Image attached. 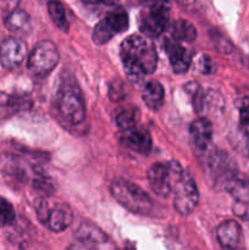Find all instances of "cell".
Here are the masks:
<instances>
[{"label":"cell","instance_id":"obj_15","mask_svg":"<svg viewBox=\"0 0 249 250\" xmlns=\"http://www.w3.org/2000/svg\"><path fill=\"white\" fill-rule=\"evenodd\" d=\"M5 26L16 34H28L32 29L31 17L23 10H15L5 20Z\"/></svg>","mask_w":249,"mask_h":250},{"label":"cell","instance_id":"obj_8","mask_svg":"<svg viewBox=\"0 0 249 250\" xmlns=\"http://www.w3.org/2000/svg\"><path fill=\"white\" fill-rule=\"evenodd\" d=\"M208 170L215 182L222 183L225 187L233 176L237 175V167L233 159L226 151L215 149L208 156Z\"/></svg>","mask_w":249,"mask_h":250},{"label":"cell","instance_id":"obj_14","mask_svg":"<svg viewBox=\"0 0 249 250\" xmlns=\"http://www.w3.org/2000/svg\"><path fill=\"white\" fill-rule=\"evenodd\" d=\"M73 214L67 204H58L50 210L46 224L53 232H62L72 224Z\"/></svg>","mask_w":249,"mask_h":250},{"label":"cell","instance_id":"obj_17","mask_svg":"<svg viewBox=\"0 0 249 250\" xmlns=\"http://www.w3.org/2000/svg\"><path fill=\"white\" fill-rule=\"evenodd\" d=\"M225 188L238 203L249 204V178L236 175L225 185Z\"/></svg>","mask_w":249,"mask_h":250},{"label":"cell","instance_id":"obj_18","mask_svg":"<svg viewBox=\"0 0 249 250\" xmlns=\"http://www.w3.org/2000/svg\"><path fill=\"white\" fill-rule=\"evenodd\" d=\"M76 236L81 242H85V243H104L107 239L106 234L102 232V229L85 222L81 225Z\"/></svg>","mask_w":249,"mask_h":250},{"label":"cell","instance_id":"obj_23","mask_svg":"<svg viewBox=\"0 0 249 250\" xmlns=\"http://www.w3.org/2000/svg\"><path fill=\"white\" fill-rule=\"evenodd\" d=\"M15 211L12 205L4 198H0V227L9 226L14 222Z\"/></svg>","mask_w":249,"mask_h":250},{"label":"cell","instance_id":"obj_30","mask_svg":"<svg viewBox=\"0 0 249 250\" xmlns=\"http://www.w3.org/2000/svg\"><path fill=\"white\" fill-rule=\"evenodd\" d=\"M119 1L120 0H102V2H104V4H106V5H115V4H117Z\"/></svg>","mask_w":249,"mask_h":250},{"label":"cell","instance_id":"obj_19","mask_svg":"<svg viewBox=\"0 0 249 250\" xmlns=\"http://www.w3.org/2000/svg\"><path fill=\"white\" fill-rule=\"evenodd\" d=\"M48 11L50 15L51 21L56 27L62 32H68V21L66 17L65 7L58 0H50L48 2Z\"/></svg>","mask_w":249,"mask_h":250},{"label":"cell","instance_id":"obj_28","mask_svg":"<svg viewBox=\"0 0 249 250\" xmlns=\"http://www.w3.org/2000/svg\"><path fill=\"white\" fill-rule=\"evenodd\" d=\"M236 215H238L239 217L244 219L246 221L249 222V204H243V203H238V204L234 205L233 208Z\"/></svg>","mask_w":249,"mask_h":250},{"label":"cell","instance_id":"obj_3","mask_svg":"<svg viewBox=\"0 0 249 250\" xmlns=\"http://www.w3.org/2000/svg\"><path fill=\"white\" fill-rule=\"evenodd\" d=\"M110 189L116 202L133 214L149 215L153 210V200L139 186L124 178L112 181Z\"/></svg>","mask_w":249,"mask_h":250},{"label":"cell","instance_id":"obj_9","mask_svg":"<svg viewBox=\"0 0 249 250\" xmlns=\"http://www.w3.org/2000/svg\"><path fill=\"white\" fill-rule=\"evenodd\" d=\"M27 56V44L22 39L10 37L0 44V63L5 68H16Z\"/></svg>","mask_w":249,"mask_h":250},{"label":"cell","instance_id":"obj_1","mask_svg":"<svg viewBox=\"0 0 249 250\" xmlns=\"http://www.w3.org/2000/svg\"><path fill=\"white\" fill-rule=\"evenodd\" d=\"M124 70L132 83H139L156 70L158 54L149 37L129 36L120 48Z\"/></svg>","mask_w":249,"mask_h":250},{"label":"cell","instance_id":"obj_13","mask_svg":"<svg viewBox=\"0 0 249 250\" xmlns=\"http://www.w3.org/2000/svg\"><path fill=\"white\" fill-rule=\"evenodd\" d=\"M190 136L199 149H208L212 142V125L207 117H199L190 124Z\"/></svg>","mask_w":249,"mask_h":250},{"label":"cell","instance_id":"obj_25","mask_svg":"<svg viewBox=\"0 0 249 250\" xmlns=\"http://www.w3.org/2000/svg\"><path fill=\"white\" fill-rule=\"evenodd\" d=\"M109 98L112 102H120L124 98V88L122 82L119 80H114L109 84Z\"/></svg>","mask_w":249,"mask_h":250},{"label":"cell","instance_id":"obj_32","mask_svg":"<svg viewBox=\"0 0 249 250\" xmlns=\"http://www.w3.org/2000/svg\"><path fill=\"white\" fill-rule=\"evenodd\" d=\"M181 2H188V1H190V0H180Z\"/></svg>","mask_w":249,"mask_h":250},{"label":"cell","instance_id":"obj_10","mask_svg":"<svg viewBox=\"0 0 249 250\" xmlns=\"http://www.w3.org/2000/svg\"><path fill=\"white\" fill-rule=\"evenodd\" d=\"M165 50L167 53L168 59H170L172 70L176 73H186L192 63V54L188 49L181 45L180 41L175 37L171 36L165 39Z\"/></svg>","mask_w":249,"mask_h":250},{"label":"cell","instance_id":"obj_11","mask_svg":"<svg viewBox=\"0 0 249 250\" xmlns=\"http://www.w3.org/2000/svg\"><path fill=\"white\" fill-rule=\"evenodd\" d=\"M121 142L124 146L139 154H148L151 150V137L145 129L134 128L122 131Z\"/></svg>","mask_w":249,"mask_h":250},{"label":"cell","instance_id":"obj_26","mask_svg":"<svg viewBox=\"0 0 249 250\" xmlns=\"http://www.w3.org/2000/svg\"><path fill=\"white\" fill-rule=\"evenodd\" d=\"M50 207H49V204L46 203L45 199H39L38 202H37L36 212L37 216H38V219L41 220L42 222H45L46 224V220H48L49 214H50Z\"/></svg>","mask_w":249,"mask_h":250},{"label":"cell","instance_id":"obj_4","mask_svg":"<svg viewBox=\"0 0 249 250\" xmlns=\"http://www.w3.org/2000/svg\"><path fill=\"white\" fill-rule=\"evenodd\" d=\"M145 9L139 15V29L144 36L155 38L168 26L171 15L170 0H145Z\"/></svg>","mask_w":249,"mask_h":250},{"label":"cell","instance_id":"obj_20","mask_svg":"<svg viewBox=\"0 0 249 250\" xmlns=\"http://www.w3.org/2000/svg\"><path fill=\"white\" fill-rule=\"evenodd\" d=\"M172 36L180 42H190L197 38V29L187 20H177L172 26Z\"/></svg>","mask_w":249,"mask_h":250},{"label":"cell","instance_id":"obj_21","mask_svg":"<svg viewBox=\"0 0 249 250\" xmlns=\"http://www.w3.org/2000/svg\"><path fill=\"white\" fill-rule=\"evenodd\" d=\"M115 34H116V32H115L114 28L110 26L107 20L103 19L102 21L98 22L94 31H93V42H94L97 45H104L107 42L111 41V38Z\"/></svg>","mask_w":249,"mask_h":250},{"label":"cell","instance_id":"obj_16","mask_svg":"<svg viewBox=\"0 0 249 250\" xmlns=\"http://www.w3.org/2000/svg\"><path fill=\"white\" fill-rule=\"evenodd\" d=\"M142 99L151 110H159L164 104V88L158 81H149L143 88Z\"/></svg>","mask_w":249,"mask_h":250},{"label":"cell","instance_id":"obj_27","mask_svg":"<svg viewBox=\"0 0 249 250\" xmlns=\"http://www.w3.org/2000/svg\"><path fill=\"white\" fill-rule=\"evenodd\" d=\"M212 61L207 55H202L197 61V68L203 73H210L212 71Z\"/></svg>","mask_w":249,"mask_h":250},{"label":"cell","instance_id":"obj_22","mask_svg":"<svg viewBox=\"0 0 249 250\" xmlns=\"http://www.w3.org/2000/svg\"><path fill=\"white\" fill-rule=\"evenodd\" d=\"M105 19L110 23V26L114 28V31L117 33H122L128 28V16L126 11L121 9H117L115 11H111Z\"/></svg>","mask_w":249,"mask_h":250},{"label":"cell","instance_id":"obj_6","mask_svg":"<svg viewBox=\"0 0 249 250\" xmlns=\"http://www.w3.org/2000/svg\"><path fill=\"white\" fill-rule=\"evenodd\" d=\"M60 60L59 50L50 41H42L33 48L28 55L27 66L32 75L37 77H45L58 65Z\"/></svg>","mask_w":249,"mask_h":250},{"label":"cell","instance_id":"obj_12","mask_svg":"<svg viewBox=\"0 0 249 250\" xmlns=\"http://www.w3.org/2000/svg\"><path fill=\"white\" fill-rule=\"evenodd\" d=\"M216 236L217 241L224 248H237L241 243L242 238L241 225L234 220H227L217 227Z\"/></svg>","mask_w":249,"mask_h":250},{"label":"cell","instance_id":"obj_5","mask_svg":"<svg viewBox=\"0 0 249 250\" xmlns=\"http://www.w3.org/2000/svg\"><path fill=\"white\" fill-rule=\"evenodd\" d=\"M185 170L177 161L155 164L148 170V182L151 190L160 198H167L173 192L176 183L182 177Z\"/></svg>","mask_w":249,"mask_h":250},{"label":"cell","instance_id":"obj_24","mask_svg":"<svg viewBox=\"0 0 249 250\" xmlns=\"http://www.w3.org/2000/svg\"><path fill=\"white\" fill-rule=\"evenodd\" d=\"M117 126L120 127L121 131H127V129L134 128L137 125V117L134 111H129V110H124L121 114L117 115L116 117Z\"/></svg>","mask_w":249,"mask_h":250},{"label":"cell","instance_id":"obj_31","mask_svg":"<svg viewBox=\"0 0 249 250\" xmlns=\"http://www.w3.org/2000/svg\"><path fill=\"white\" fill-rule=\"evenodd\" d=\"M85 4H98V2H102V0H82Z\"/></svg>","mask_w":249,"mask_h":250},{"label":"cell","instance_id":"obj_29","mask_svg":"<svg viewBox=\"0 0 249 250\" xmlns=\"http://www.w3.org/2000/svg\"><path fill=\"white\" fill-rule=\"evenodd\" d=\"M239 122H241L242 126H249V105L242 107L241 111H239Z\"/></svg>","mask_w":249,"mask_h":250},{"label":"cell","instance_id":"obj_7","mask_svg":"<svg viewBox=\"0 0 249 250\" xmlns=\"http://www.w3.org/2000/svg\"><path fill=\"white\" fill-rule=\"evenodd\" d=\"M173 207L181 215H189L194 211L199 202V190L192 176L185 171L173 188Z\"/></svg>","mask_w":249,"mask_h":250},{"label":"cell","instance_id":"obj_2","mask_svg":"<svg viewBox=\"0 0 249 250\" xmlns=\"http://www.w3.org/2000/svg\"><path fill=\"white\" fill-rule=\"evenodd\" d=\"M56 110L66 122L80 125L85 119V104L82 92L75 81L65 80L56 93Z\"/></svg>","mask_w":249,"mask_h":250}]
</instances>
